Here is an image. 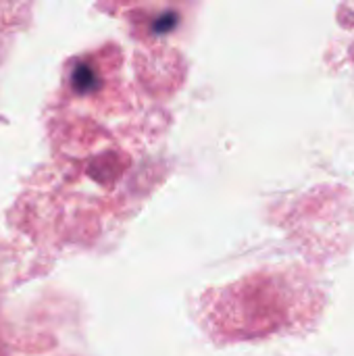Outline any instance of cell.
<instances>
[{
  "label": "cell",
  "instance_id": "1",
  "mask_svg": "<svg viewBox=\"0 0 354 356\" xmlns=\"http://www.w3.org/2000/svg\"><path fill=\"white\" fill-rule=\"evenodd\" d=\"M73 86L79 92H88L94 88V71L88 65H79L73 73Z\"/></svg>",
  "mask_w": 354,
  "mask_h": 356
}]
</instances>
